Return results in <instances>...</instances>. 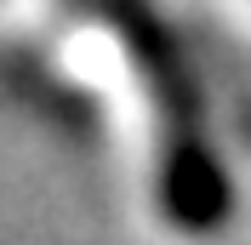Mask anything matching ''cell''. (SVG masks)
Returning a JSON list of instances; mask_svg holds the SVG:
<instances>
[{
    "label": "cell",
    "instance_id": "cell-1",
    "mask_svg": "<svg viewBox=\"0 0 251 245\" xmlns=\"http://www.w3.org/2000/svg\"><path fill=\"white\" fill-rule=\"evenodd\" d=\"M160 194H166V211L183 222V228L205 234L228 217V177L217 171L205 143H177L166 154V177H160Z\"/></svg>",
    "mask_w": 251,
    "mask_h": 245
}]
</instances>
